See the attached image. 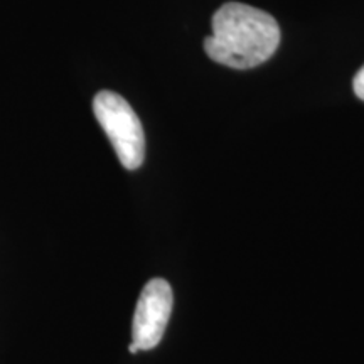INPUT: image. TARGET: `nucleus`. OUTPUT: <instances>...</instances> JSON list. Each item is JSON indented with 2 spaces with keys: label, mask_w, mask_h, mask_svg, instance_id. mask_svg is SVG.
Wrapping results in <instances>:
<instances>
[{
  "label": "nucleus",
  "mask_w": 364,
  "mask_h": 364,
  "mask_svg": "<svg viewBox=\"0 0 364 364\" xmlns=\"http://www.w3.org/2000/svg\"><path fill=\"white\" fill-rule=\"evenodd\" d=\"M213 34L204 51L215 63L233 70H252L267 63L280 44L275 17L248 4L226 2L215 12Z\"/></svg>",
  "instance_id": "f257e3e1"
},
{
  "label": "nucleus",
  "mask_w": 364,
  "mask_h": 364,
  "mask_svg": "<svg viewBox=\"0 0 364 364\" xmlns=\"http://www.w3.org/2000/svg\"><path fill=\"white\" fill-rule=\"evenodd\" d=\"M353 90L356 93V97L364 102V66L356 73L353 80Z\"/></svg>",
  "instance_id": "20e7f679"
},
{
  "label": "nucleus",
  "mask_w": 364,
  "mask_h": 364,
  "mask_svg": "<svg viewBox=\"0 0 364 364\" xmlns=\"http://www.w3.org/2000/svg\"><path fill=\"white\" fill-rule=\"evenodd\" d=\"M172 307L174 294L169 282L154 279L145 284L132 321V343L140 351H149L161 343Z\"/></svg>",
  "instance_id": "7ed1b4c3"
},
{
  "label": "nucleus",
  "mask_w": 364,
  "mask_h": 364,
  "mask_svg": "<svg viewBox=\"0 0 364 364\" xmlns=\"http://www.w3.org/2000/svg\"><path fill=\"white\" fill-rule=\"evenodd\" d=\"M129 351H130L132 354H135V353H139V351H140V349H139V348H136V344H134V343H132V344L129 346Z\"/></svg>",
  "instance_id": "39448f33"
},
{
  "label": "nucleus",
  "mask_w": 364,
  "mask_h": 364,
  "mask_svg": "<svg viewBox=\"0 0 364 364\" xmlns=\"http://www.w3.org/2000/svg\"><path fill=\"white\" fill-rule=\"evenodd\" d=\"M93 113L122 166L129 171L139 169L145 159V134L130 103L115 91L103 90L93 98Z\"/></svg>",
  "instance_id": "f03ea898"
}]
</instances>
